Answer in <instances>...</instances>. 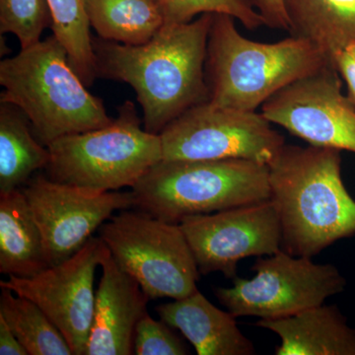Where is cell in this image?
Wrapping results in <instances>:
<instances>
[{
    "mask_svg": "<svg viewBox=\"0 0 355 355\" xmlns=\"http://www.w3.org/2000/svg\"><path fill=\"white\" fill-rule=\"evenodd\" d=\"M340 153L286 144L268 165L282 249L292 256L313 259L338 240L355 235V200L343 182Z\"/></svg>",
    "mask_w": 355,
    "mask_h": 355,
    "instance_id": "obj_2",
    "label": "cell"
},
{
    "mask_svg": "<svg viewBox=\"0 0 355 355\" xmlns=\"http://www.w3.org/2000/svg\"><path fill=\"white\" fill-rule=\"evenodd\" d=\"M0 288V317L28 355H73L64 336L36 303L6 287Z\"/></svg>",
    "mask_w": 355,
    "mask_h": 355,
    "instance_id": "obj_21",
    "label": "cell"
},
{
    "mask_svg": "<svg viewBox=\"0 0 355 355\" xmlns=\"http://www.w3.org/2000/svg\"><path fill=\"white\" fill-rule=\"evenodd\" d=\"M132 193L135 209L179 224L186 217L270 200V167L248 159H163Z\"/></svg>",
    "mask_w": 355,
    "mask_h": 355,
    "instance_id": "obj_5",
    "label": "cell"
},
{
    "mask_svg": "<svg viewBox=\"0 0 355 355\" xmlns=\"http://www.w3.org/2000/svg\"><path fill=\"white\" fill-rule=\"evenodd\" d=\"M51 26L48 0H0V33L15 35L21 49L39 43L44 30Z\"/></svg>",
    "mask_w": 355,
    "mask_h": 355,
    "instance_id": "obj_24",
    "label": "cell"
},
{
    "mask_svg": "<svg viewBox=\"0 0 355 355\" xmlns=\"http://www.w3.org/2000/svg\"><path fill=\"white\" fill-rule=\"evenodd\" d=\"M160 137L164 160L248 159L270 165L286 146L261 113L209 101L184 112Z\"/></svg>",
    "mask_w": 355,
    "mask_h": 355,
    "instance_id": "obj_9",
    "label": "cell"
},
{
    "mask_svg": "<svg viewBox=\"0 0 355 355\" xmlns=\"http://www.w3.org/2000/svg\"><path fill=\"white\" fill-rule=\"evenodd\" d=\"M252 279L236 277L232 286L216 287L219 302L235 318L282 319L324 304L345 291L347 280L331 263H316L279 250L257 260Z\"/></svg>",
    "mask_w": 355,
    "mask_h": 355,
    "instance_id": "obj_8",
    "label": "cell"
},
{
    "mask_svg": "<svg viewBox=\"0 0 355 355\" xmlns=\"http://www.w3.org/2000/svg\"><path fill=\"white\" fill-rule=\"evenodd\" d=\"M107 246L93 236L69 259L32 277L9 275L0 287L30 299L44 311L69 343L73 355H85L92 327L95 272Z\"/></svg>",
    "mask_w": 355,
    "mask_h": 355,
    "instance_id": "obj_10",
    "label": "cell"
},
{
    "mask_svg": "<svg viewBox=\"0 0 355 355\" xmlns=\"http://www.w3.org/2000/svg\"><path fill=\"white\" fill-rule=\"evenodd\" d=\"M347 51H349L350 55H352L355 58V44H352V46H349V48L347 49Z\"/></svg>",
    "mask_w": 355,
    "mask_h": 355,
    "instance_id": "obj_29",
    "label": "cell"
},
{
    "mask_svg": "<svg viewBox=\"0 0 355 355\" xmlns=\"http://www.w3.org/2000/svg\"><path fill=\"white\" fill-rule=\"evenodd\" d=\"M214 14L164 25L140 46L93 37L97 77L132 86L147 132L160 135L184 112L209 101L205 60Z\"/></svg>",
    "mask_w": 355,
    "mask_h": 355,
    "instance_id": "obj_1",
    "label": "cell"
},
{
    "mask_svg": "<svg viewBox=\"0 0 355 355\" xmlns=\"http://www.w3.org/2000/svg\"><path fill=\"white\" fill-rule=\"evenodd\" d=\"M261 111L309 146L355 153V108L343 94L335 65L289 84L266 100Z\"/></svg>",
    "mask_w": 355,
    "mask_h": 355,
    "instance_id": "obj_13",
    "label": "cell"
},
{
    "mask_svg": "<svg viewBox=\"0 0 355 355\" xmlns=\"http://www.w3.org/2000/svg\"><path fill=\"white\" fill-rule=\"evenodd\" d=\"M48 1L53 16V35L64 46L70 64L89 87L98 77L85 0Z\"/></svg>",
    "mask_w": 355,
    "mask_h": 355,
    "instance_id": "obj_22",
    "label": "cell"
},
{
    "mask_svg": "<svg viewBox=\"0 0 355 355\" xmlns=\"http://www.w3.org/2000/svg\"><path fill=\"white\" fill-rule=\"evenodd\" d=\"M335 65L349 88V99L355 108V58L347 50L335 57Z\"/></svg>",
    "mask_w": 355,
    "mask_h": 355,
    "instance_id": "obj_27",
    "label": "cell"
},
{
    "mask_svg": "<svg viewBox=\"0 0 355 355\" xmlns=\"http://www.w3.org/2000/svg\"><path fill=\"white\" fill-rule=\"evenodd\" d=\"M101 268L85 355L135 354V329L146 314L150 299L114 260L108 248Z\"/></svg>",
    "mask_w": 355,
    "mask_h": 355,
    "instance_id": "obj_14",
    "label": "cell"
},
{
    "mask_svg": "<svg viewBox=\"0 0 355 355\" xmlns=\"http://www.w3.org/2000/svg\"><path fill=\"white\" fill-rule=\"evenodd\" d=\"M163 320H154L148 312L135 329L133 352L137 355H186L190 349Z\"/></svg>",
    "mask_w": 355,
    "mask_h": 355,
    "instance_id": "obj_25",
    "label": "cell"
},
{
    "mask_svg": "<svg viewBox=\"0 0 355 355\" xmlns=\"http://www.w3.org/2000/svg\"><path fill=\"white\" fill-rule=\"evenodd\" d=\"M291 36L310 42L335 64L355 44V0H284Z\"/></svg>",
    "mask_w": 355,
    "mask_h": 355,
    "instance_id": "obj_18",
    "label": "cell"
},
{
    "mask_svg": "<svg viewBox=\"0 0 355 355\" xmlns=\"http://www.w3.org/2000/svg\"><path fill=\"white\" fill-rule=\"evenodd\" d=\"M99 237L149 299H181L198 291L197 261L180 224L137 209L102 224Z\"/></svg>",
    "mask_w": 355,
    "mask_h": 355,
    "instance_id": "obj_7",
    "label": "cell"
},
{
    "mask_svg": "<svg viewBox=\"0 0 355 355\" xmlns=\"http://www.w3.org/2000/svg\"><path fill=\"white\" fill-rule=\"evenodd\" d=\"M179 224L200 275L221 272L232 280L237 277L238 263L243 259L270 256L282 250L279 212L270 198L186 217Z\"/></svg>",
    "mask_w": 355,
    "mask_h": 355,
    "instance_id": "obj_12",
    "label": "cell"
},
{
    "mask_svg": "<svg viewBox=\"0 0 355 355\" xmlns=\"http://www.w3.org/2000/svg\"><path fill=\"white\" fill-rule=\"evenodd\" d=\"M330 64L326 55L304 39L252 41L240 34L232 16L214 14L205 77L209 101L216 106L256 112L289 84Z\"/></svg>",
    "mask_w": 355,
    "mask_h": 355,
    "instance_id": "obj_3",
    "label": "cell"
},
{
    "mask_svg": "<svg viewBox=\"0 0 355 355\" xmlns=\"http://www.w3.org/2000/svg\"><path fill=\"white\" fill-rule=\"evenodd\" d=\"M159 318L178 330L198 355H252L253 343L238 328L236 318L193 293L156 307Z\"/></svg>",
    "mask_w": 355,
    "mask_h": 355,
    "instance_id": "obj_15",
    "label": "cell"
},
{
    "mask_svg": "<svg viewBox=\"0 0 355 355\" xmlns=\"http://www.w3.org/2000/svg\"><path fill=\"white\" fill-rule=\"evenodd\" d=\"M89 23L107 41L140 46L164 27L158 0H85Z\"/></svg>",
    "mask_w": 355,
    "mask_h": 355,
    "instance_id": "obj_20",
    "label": "cell"
},
{
    "mask_svg": "<svg viewBox=\"0 0 355 355\" xmlns=\"http://www.w3.org/2000/svg\"><path fill=\"white\" fill-rule=\"evenodd\" d=\"M0 84L4 88L0 102L18 107L44 146L113 121L102 100L89 92L55 35L4 58Z\"/></svg>",
    "mask_w": 355,
    "mask_h": 355,
    "instance_id": "obj_4",
    "label": "cell"
},
{
    "mask_svg": "<svg viewBox=\"0 0 355 355\" xmlns=\"http://www.w3.org/2000/svg\"><path fill=\"white\" fill-rule=\"evenodd\" d=\"M164 14L165 25L189 23L205 13L227 14L248 30L265 26L253 0H158Z\"/></svg>",
    "mask_w": 355,
    "mask_h": 355,
    "instance_id": "obj_23",
    "label": "cell"
},
{
    "mask_svg": "<svg viewBox=\"0 0 355 355\" xmlns=\"http://www.w3.org/2000/svg\"><path fill=\"white\" fill-rule=\"evenodd\" d=\"M46 176L58 183L97 191L133 188L163 160L160 135L147 132L132 102L118 108L109 125L51 142Z\"/></svg>",
    "mask_w": 355,
    "mask_h": 355,
    "instance_id": "obj_6",
    "label": "cell"
},
{
    "mask_svg": "<svg viewBox=\"0 0 355 355\" xmlns=\"http://www.w3.org/2000/svg\"><path fill=\"white\" fill-rule=\"evenodd\" d=\"M256 326L279 336L277 355H355V330L336 306L319 305Z\"/></svg>",
    "mask_w": 355,
    "mask_h": 355,
    "instance_id": "obj_16",
    "label": "cell"
},
{
    "mask_svg": "<svg viewBox=\"0 0 355 355\" xmlns=\"http://www.w3.org/2000/svg\"><path fill=\"white\" fill-rule=\"evenodd\" d=\"M50 158L27 116L15 105L0 102V193L22 188L35 173L46 169Z\"/></svg>",
    "mask_w": 355,
    "mask_h": 355,
    "instance_id": "obj_19",
    "label": "cell"
},
{
    "mask_svg": "<svg viewBox=\"0 0 355 355\" xmlns=\"http://www.w3.org/2000/svg\"><path fill=\"white\" fill-rule=\"evenodd\" d=\"M43 235L49 265L77 253L116 210L135 207L132 191H97L37 174L22 189Z\"/></svg>",
    "mask_w": 355,
    "mask_h": 355,
    "instance_id": "obj_11",
    "label": "cell"
},
{
    "mask_svg": "<svg viewBox=\"0 0 355 355\" xmlns=\"http://www.w3.org/2000/svg\"><path fill=\"white\" fill-rule=\"evenodd\" d=\"M254 6L263 17L265 26L288 31L289 24L284 0H253Z\"/></svg>",
    "mask_w": 355,
    "mask_h": 355,
    "instance_id": "obj_26",
    "label": "cell"
},
{
    "mask_svg": "<svg viewBox=\"0 0 355 355\" xmlns=\"http://www.w3.org/2000/svg\"><path fill=\"white\" fill-rule=\"evenodd\" d=\"M49 266L43 235L24 191L0 193V273L32 277Z\"/></svg>",
    "mask_w": 355,
    "mask_h": 355,
    "instance_id": "obj_17",
    "label": "cell"
},
{
    "mask_svg": "<svg viewBox=\"0 0 355 355\" xmlns=\"http://www.w3.org/2000/svg\"><path fill=\"white\" fill-rule=\"evenodd\" d=\"M0 354L28 355L22 343L16 338L8 324L1 317H0Z\"/></svg>",
    "mask_w": 355,
    "mask_h": 355,
    "instance_id": "obj_28",
    "label": "cell"
}]
</instances>
